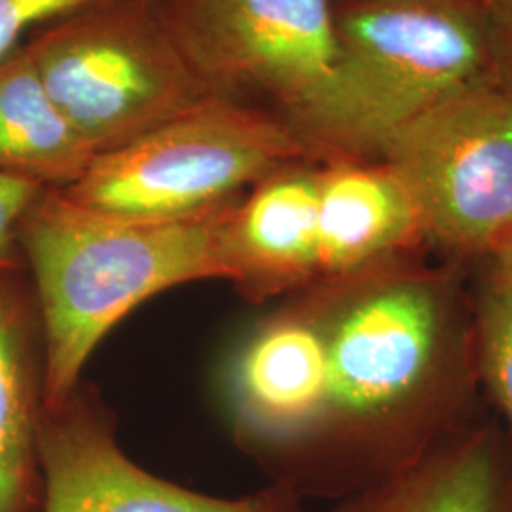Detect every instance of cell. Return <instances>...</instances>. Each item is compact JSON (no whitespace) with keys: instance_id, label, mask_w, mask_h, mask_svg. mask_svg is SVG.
Segmentation results:
<instances>
[{"instance_id":"7c38bea8","label":"cell","mask_w":512,"mask_h":512,"mask_svg":"<svg viewBox=\"0 0 512 512\" xmlns=\"http://www.w3.org/2000/svg\"><path fill=\"white\" fill-rule=\"evenodd\" d=\"M44 355L33 293L21 272L0 274V512H35Z\"/></svg>"},{"instance_id":"ba28073f","label":"cell","mask_w":512,"mask_h":512,"mask_svg":"<svg viewBox=\"0 0 512 512\" xmlns=\"http://www.w3.org/2000/svg\"><path fill=\"white\" fill-rule=\"evenodd\" d=\"M37 458L42 512H304L281 492L228 499L148 473L76 393L42 410Z\"/></svg>"},{"instance_id":"8992f818","label":"cell","mask_w":512,"mask_h":512,"mask_svg":"<svg viewBox=\"0 0 512 512\" xmlns=\"http://www.w3.org/2000/svg\"><path fill=\"white\" fill-rule=\"evenodd\" d=\"M389 167L420 217L423 238L494 253L512 226V88L488 82L444 99L385 141Z\"/></svg>"},{"instance_id":"44dd1931","label":"cell","mask_w":512,"mask_h":512,"mask_svg":"<svg viewBox=\"0 0 512 512\" xmlns=\"http://www.w3.org/2000/svg\"><path fill=\"white\" fill-rule=\"evenodd\" d=\"M334 2H336V0H334Z\"/></svg>"},{"instance_id":"5bb4252c","label":"cell","mask_w":512,"mask_h":512,"mask_svg":"<svg viewBox=\"0 0 512 512\" xmlns=\"http://www.w3.org/2000/svg\"><path fill=\"white\" fill-rule=\"evenodd\" d=\"M95 154L46 90L25 46L0 57V171L69 188Z\"/></svg>"},{"instance_id":"5b68a950","label":"cell","mask_w":512,"mask_h":512,"mask_svg":"<svg viewBox=\"0 0 512 512\" xmlns=\"http://www.w3.org/2000/svg\"><path fill=\"white\" fill-rule=\"evenodd\" d=\"M300 160L310 158L274 110L209 95L126 147L95 156L63 190L126 219H188Z\"/></svg>"},{"instance_id":"6da1fadb","label":"cell","mask_w":512,"mask_h":512,"mask_svg":"<svg viewBox=\"0 0 512 512\" xmlns=\"http://www.w3.org/2000/svg\"><path fill=\"white\" fill-rule=\"evenodd\" d=\"M238 200L188 219L139 220L86 207L63 188L38 194L19 245L42 334V410L73 397L95 348L148 298L203 279L230 281L224 228Z\"/></svg>"},{"instance_id":"9a60e30c","label":"cell","mask_w":512,"mask_h":512,"mask_svg":"<svg viewBox=\"0 0 512 512\" xmlns=\"http://www.w3.org/2000/svg\"><path fill=\"white\" fill-rule=\"evenodd\" d=\"M478 344L488 384L512 423V287L499 272L480 300Z\"/></svg>"},{"instance_id":"7a4b0ae2","label":"cell","mask_w":512,"mask_h":512,"mask_svg":"<svg viewBox=\"0 0 512 512\" xmlns=\"http://www.w3.org/2000/svg\"><path fill=\"white\" fill-rule=\"evenodd\" d=\"M336 67L283 118L315 164L374 162L385 141L444 99L505 82L478 0H336Z\"/></svg>"},{"instance_id":"2e32d148","label":"cell","mask_w":512,"mask_h":512,"mask_svg":"<svg viewBox=\"0 0 512 512\" xmlns=\"http://www.w3.org/2000/svg\"><path fill=\"white\" fill-rule=\"evenodd\" d=\"M44 186L0 171V274L23 272L19 230Z\"/></svg>"},{"instance_id":"ac0fdd59","label":"cell","mask_w":512,"mask_h":512,"mask_svg":"<svg viewBox=\"0 0 512 512\" xmlns=\"http://www.w3.org/2000/svg\"><path fill=\"white\" fill-rule=\"evenodd\" d=\"M494 33L501 71L512 88V0H478Z\"/></svg>"},{"instance_id":"8fae6325","label":"cell","mask_w":512,"mask_h":512,"mask_svg":"<svg viewBox=\"0 0 512 512\" xmlns=\"http://www.w3.org/2000/svg\"><path fill=\"white\" fill-rule=\"evenodd\" d=\"M317 230L325 279L393 260L423 238L408 192L380 162L319 164Z\"/></svg>"},{"instance_id":"e0dca14e","label":"cell","mask_w":512,"mask_h":512,"mask_svg":"<svg viewBox=\"0 0 512 512\" xmlns=\"http://www.w3.org/2000/svg\"><path fill=\"white\" fill-rule=\"evenodd\" d=\"M95 0H0V57L23 44L29 31Z\"/></svg>"},{"instance_id":"4fadbf2b","label":"cell","mask_w":512,"mask_h":512,"mask_svg":"<svg viewBox=\"0 0 512 512\" xmlns=\"http://www.w3.org/2000/svg\"><path fill=\"white\" fill-rule=\"evenodd\" d=\"M344 512H512L511 484L497 442L478 431L421 450Z\"/></svg>"},{"instance_id":"9c48e42d","label":"cell","mask_w":512,"mask_h":512,"mask_svg":"<svg viewBox=\"0 0 512 512\" xmlns=\"http://www.w3.org/2000/svg\"><path fill=\"white\" fill-rule=\"evenodd\" d=\"M230 397L256 442L298 448L327 435L329 359L311 304L275 315L247 338L230 370Z\"/></svg>"},{"instance_id":"277c9868","label":"cell","mask_w":512,"mask_h":512,"mask_svg":"<svg viewBox=\"0 0 512 512\" xmlns=\"http://www.w3.org/2000/svg\"><path fill=\"white\" fill-rule=\"evenodd\" d=\"M23 46L95 156L126 147L209 97L156 0H95L38 27Z\"/></svg>"},{"instance_id":"30bf717a","label":"cell","mask_w":512,"mask_h":512,"mask_svg":"<svg viewBox=\"0 0 512 512\" xmlns=\"http://www.w3.org/2000/svg\"><path fill=\"white\" fill-rule=\"evenodd\" d=\"M319 164L300 160L251 186L224 228L230 281L262 300L304 287L319 268Z\"/></svg>"},{"instance_id":"d6986e66","label":"cell","mask_w":512,"mask_h":512,"mask_svg":"<svg viewBox=\"0 0 512 512\" xmlns=\"http://www.w3.org/2000/svg\"><path fill=\"white\" fill-rule=\"evenodd\" d=\"M492 255L497 262V272L512 274V226L511 230L505 234V238L499 241Z\"/></svg>"},{"instance_id":"ffe728a7","label":"cell","mask_w":512,"mask_h":512,"mask_svg":"<svg viewBox=\"0 0 512 512\" xmlns=\"http://www.w3.org/2000/svg\"><path fill=\"white\" fill-rule=\"evenodd\" d=\"M499 274H503V272H499ZM505 275V277H507V281H509V283H511V287H512V274H503Z\"/></svg>"},{"instance_id":"52a82bcc","label":"cell","mask_w":512,"mask_h":512,"mask_svg":"<svg viewBox=\"0 0 512 512\" xmlns=\"http://www.w3.org/2000/svg\"><path fill=\"white\" fill-rule=\"evenodd\" d=\"M209 95L266 101L281 118L311 105L336 67L334 0H156Z\"/></svg>"},{"instance_id":"3957f363","label":"cell","mask_w":512,"mask_h":512,"mask_svg":"<svg viewBox=\"0 0 512 512\" xmlns=\"http://www.w3.org/2000/svg\"><path fill=\"white\" fill-rule=\"evenodd\" d=\"M332 279L311 302L329 359V423L340 435L406 440L450 387L456 363L452 293L437 275L389 264Z\"/></svg>"}]
</instances>
